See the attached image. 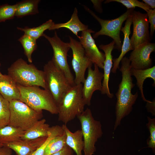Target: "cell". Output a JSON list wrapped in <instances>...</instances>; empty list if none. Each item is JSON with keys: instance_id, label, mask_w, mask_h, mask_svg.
<instances>
[{"instance_id": "obj_33", "label": "cell", "mask_w": 155, "mask_h": 155, "mask_svg": "<svg viewBox=\"0 0 155 155\" xmlns=\"http://www.w3.org/2000/svg\"><path fill=\"white\" fill-rule=\"evenodd\" d=\"M149 23L150 24V35L152 39L155 30V9H151L146 11Z\"/></svg>"}, {"instance_id": "obj_11", "label": "cell", "mask_w": 155, "mask_h": 155, "mask_svg": "<svg viewBox=\"0 0 155 155\" xmlns=\"http://www.w3.org/2000/svg\"><path fill=\"white\" fill-rule=\"evenodd\" d=\"M133 32L130 39L133 50L143 44L150 42L149 24L147 13L133 10L132 13Z\"/></svg>"}, {"instance_id": "obj_1", "label": "cell", "mask_w": 155, "mask_h": 155, "mask_svg": "<svg viewBox=\"0 0 155 155\" xmlns=\"http://www.w3.org/2000/svg\"><path fill=\"white\" fill-rule=\"evenodd\" d=\"M119 69L122 74L121 81L116 95L117 102L115 106L116 118L114 127L115 131L120 125L122 120L131 112L133 106L138 97L137 92L133 94L132 89L135 84L133 82L130 61L129 58L124 57L121 61Z\"/></svg>"}, {"instance_id": "obj_18", "label": "cell", "mask_w": 155, "mask_h": 155, "mask_svg": "<svg viewBox=\"0 0 155 155\" xmlns=\"http://www.w3.org/2000/svg\"><path fill=\"white\" fill-rule=\"evenodd\" d=\"M0 94L9 102L20 100V94L17 84L8 75H3L0 77Z\"/></svg>"}, {"instance_id": "obj_36", "label": "cell", "mask_w": 155, "mask_h": 155, "mask_svg": "<svg viewBox=\"0 0 155 155\" xmlns=\"http://www.w3.org/2000/svg\"><path fill=\"white\" fill-rule=\"evenodd\" d=\"M104 0H91L96 11L100 13L102 12L101 4L102 2Z\"/></svg>"}, {"instance_id": "obj_9", "label": "cell", "mask_w": 155, "mask_h": 155, "mask_svg": "<svg viewBox=\"0 0 155 155\" xmlns=\"http://www.w3.org/2000/svg\"><path fill=\"white\" fill-rule=\"evenodd\" d=\"M42 36L49 41L53 48V55L51 59L64 74L71 86H74V79L67 61V53L70 49L69 43L62 41L58 36L55 30L52 37L45 34Z\"/></svg>"}, {"instance_id": "obj_17", "label": "cell", "mask_w": 155, "mask_h": 155, "mask_svg": "<svg viewBox=\"0 0 155 155\" xmlns=\"http://www.w3.org/2000/svg\"><path fill=\"white\" fill-rule=\"evenodd\" d=\"M126 20L124 26L122 27L121 29L124 35L121 48V52L119 57L113 59V64L111 71L114 73H116L117 69L119 68L120 62L125 55L129 51L133 50L129 38L131 32V27L132 24V13L128 16Z\"/></svg>"}, {"instance_id": "obj_4", "label": "cell", "mask_w": 155, "mask_h": 155, "mask_svg": "<svg viewBox=\"0 0 155 155\" xmlns=\"http://www.w3.org/2000/svg\"><path fill=\"white\" fill-rule=\"evenodd\" d=\"M17 86L20 92V100L36 111L45 110L52 114H58L57 104L47 90L37 86L26 87L18 84Z\"/></svg>"}, {"instance_id": "obj_35", "label": "cell", "mask_w": 155, "mask_h": 155, "mask_svg": "<svg viewBox=\"0 0 155 155\" xmlns=\"http://www.w3.org/2000/svg\"><path fill=\"white\" fill-rule=\"evenodd\" d=\"M155 99L152 101H149L147 102L146 107L148 111L151 113L153 115H155Z\"/></svg>"}, {"instance_id": "obj_14", "label": "cell", "mask_w": 155, "mask_h": 155, "mask_svg": "<svg viewBox=\"0 0 155 155\" xmlns=\"http://www.w3.org/2000/svg\"><path fill=\"white\" fill-rule=\"evenodd\" d=\"M98 68L94 64V69L92 67L88 68L87 76L83 83L82 89V96L86 105H90L92 95L95 91L102 90L101 81L104 74L99 71Z\"/></svg>"}, {"instance_id": "obj_28", "label": "cell", "mask_w": 155, "mask_h": 155, "mask_svg": "<svg viewBox=\"0 0 155 155\" xmlns=\"http://www.w3.org/2000/svg\"><path fill=\"white\" fill-rule=\"evenodd\" d=\"M63 132L62 126L56 125L50 127L46 140L39 148L30 155H43L46 147L50 141L56 136L62 134Z\"/></svg>"}, {"instance_id": "obj_10", "label": "cell", "mask_w": 155, "mask_h": 155, "mask_svg": "<svg viewBox=\"0 0 155 155\" xmlns=\"http://www.w3.org/2000/svg\"><path fill=\"white\" fill-rule=\"evenodd\" d=\"M69 46L72 51L71 64L75 74V85L83 83L85 71L87 68L92 67V63L86 55L84 49L80 42L69 36Z\"/></svg>"}, {"instance_id": "obj_24", "label": "cell", "mask_w": 155, "mask_h": 155, "mask_svg": "<svg viewBox=\"0 0 155 155\" xmlns=\"http://www.w3.org/2000/svg\"><path fill=\"white\" fill-rule=\"evenodd\" d=\"M25 131L9 125L0 128V144L3 145L19 140Z\"/></svg>"}, {"instance_id": "obj_34", "label": "cell", "mask_w": 155, "mask_h": 155, "mask_svg": "<svg viewBox=\"0 0 155 155\" xmlns=\"http://www.w3.org/2000/svg\"><path fill=\"white\" fill-rule=\"evenodd\" d=\"M51 155H74L73 151L67 145L59 151Z\"/></svg>"}, {"instance_id": "obj_40", "label": "cell", "mask_w": 155, "mask_h": 155, "mask_svg": "<svg viewBox=\"0 0 155 155\" xmlns=\"http://www.w3.org/2000/svg\"><path fill=\"white\" fill-rule=\"evenodd\" d=\"M3 145L1 144H0V147L3 146Z\"/></svg>"}, {"instance_id": "obj_19", "label": "cell", "mask_w": 155, "mask_h": 155, "mask_svg": "<svg viewBox=\"0 0 155 155\" xmlns=\"http://www.w3.org/2000/svg\"><path fill=\"white\" fill-rule=\"evenodd\" d=\"M66 135V143L74 152L76 155H82L84 142L81 130H78L74 132H71L66 124L62 125Z\"/></svg>"}, {"instance_id": "obj_29", "label": "cell", "mask_w": 155, "mask_h": 155, "mask_svg": "<svg viewBox=\"0 0 155 155\" xmlns=\"http://www.w3.org/2000/svg\"><path fill=\"white\" fill-rule=\"evenodd\" d=\"M10 117L9 102L0 94V128L9 125Z\"/></svg>"}, {"instance_id": "obj_22", "label": "cell", "mask_w": 155, "mask_h": 155, "mask_svg": "<svg viewBox=\"0 0 155 155\" xmlns=\"http://www.w3.org/2000/svg\"><path fill=\"white\" fill-rule=\"evenodd\" d=\"M131 72L132 76H134L136 79L137 85L140 92L143 100L147 102H149V100L146 99L144 94L143 85L145 80L149 78L153 80V86H155V66L144 69L131 68Z\"/></svg>"}, {"instance_id": "obj_38", "label": "cell", "mask_w": 155, "mask_h": 155, "mask_svg": "<svg viewBox=\"0 0 155 155\" xmlns=\"http://www.w3.org/2000/svg\"><path fill=\"white\" fill-rule=\"evenodd\" d=\"M142 1L148 5L152 9L155 8V0H143Z\"/></svg>"}, {"instance_id": "obj_12", "label": "cell", "mask_w": 155, "mask_h": 155, "mask_svg": "<svg viewBox=\"0 0 155 155\" xmlns=\"http://www.w3.org/2000/svg\"><path fill=\"white\" fill-rule=\"evenodd\" d=\"M94 33V31L88 28L82 31L81 36L78 38L87 57L94 65L103 69L105 54L99 51L91 35V33Z\"/></svg>"}, {"instance_id": "obj_27", "label": "cell", "mask_w": 155, "mask_h": 155, "mask_svg": "<svg viewBox=\"0 0 155 155\" xmlns=\"http://www.w3.org/2000/svg\"><path fill=\"white\" fill-rule=\"evenodd\" d=\"M24 49V53L28 61L32 63V54L37 48L36 40L27 35L24 34L18 39Z\"/></svg>"}, {"instance_id": "obj_31", "label": "cell", "mask_w": 155, "mask_h": 155, "mask_svg": "<svg viewBox=\"0 0 155 155\" xmlns=\"http://www.w3.org/2000/svg\"><path fill=\"white\" fill-rule=\"evenodd\" d=\"M111 2H117L122 4L126 7L127 9L134 8L135 7H140L146 12L151 9L147 4L137 0H106L104 2L107 3Z\"/></svg>"}, {"instance_id": "obj_5", "label": "cell", "mask_w": 155, "mask_h": 155, "mask_svg": "<svg viewBox=\"0 0 155 155\" xmlns=\"http://www.w3.org/2000/svg\"><path fill=\"white\" fill-rule=\"evenodd\" d=\"M77 117L80 123L83 140L84 155H93L96 151L95 145L103 132L100 122L95 120L88 108Z\"/></svg>"}, {"instance_id": "obj_6", "label": "cell", "mask_w": 155, "mask_h": 155, "mask_svg": "<svg viewBox=\"0 0 155 155\" xmlns=\"http://www.w3.org/2000/svg\"><path fill=\"white\" fill-rule=\"evenodd\" d=\"M10 117L9 125L26 131L43 117L42 111L33 109L20 100L9 102Z\"/></svg>"}, {"instance_id": "obj_3", "label": "cell", "mask_w": 155, "mask_h": 155, "mask_svg": "<svg viewBox=\"0 0 155 155\" xmlns=\"http://www.w3.org/2000/svg\"><path fill=\"white\" fill-rule=\"evenodd\" d=\"M8 75L16 82L24 86H37L46 90L43 71L38 69L32 63L28 64L19 58L8 68Z\"/></svg>"}, {"instance_id": "obj_21", "label": "cell", "mask_w": 155, "mask_h": 155, "mask_svg": "<svg viewBox=\"0 0 155 155\" xmlns=\"http://www.w3.org/2000/svg\"><path fill=\"white\" fill-rule=\"evenodd\" d=\"M50 127L49 125L46 123L45 119H41L26 131L21 139L30 140L47 137Z\"/></svg>"}, {"instance_id": "obj_23", "label": "cell", "mask_w": 155, "mask_h": 155, "mask_svg": "<svg viewBox=\"0 0 155 155\" xmlns=\"http://www.w3.org/2000/svg\"><path fill=\"white\" fill-rule=\"evenodd\" d=\"M40 1L39 0H26L18 2L16 4L15 17L20 18L38 13V5Z\"/></svg>"}, {"instance_id": "obj_26", "label": "cell", "mask_w": 155, "mask_h": 155, "mask_svg": "<svg viewBox=\"0 0 155 155\" xmlns=\"http://www.w3.org/2000/svg\"><path fill=\"white\" fill-rule=\"evenodd\" d=\"M67 145L66 135L63 133L53 138L47 145L43 155H51L58 152Z\"/></svg>"}, {"instance_id": "obj_7", "label": "cell", "mask_w": 155, "mask_h": 155, "mask_svg": "<svg viewBox=\"0 0 155 155\" xmlns=\"http://www.w3.org/2000/svg\"><path fill=\"white\" fill-rule=\"evenodd\" d=\"M45 85L57 105L63 94L71 86L64 74L51 59L44 67Z\"/></svg>"}, {"instance_id": "obj_32", "label": "cell", "mask_w": 155, "mask_h": 155, "mask_svg": "<svg viewBox=\"0 0 155 155\" xmlns=\"http://www.w3.org/2000/svg\"><path fill=\"white\" fill-rule=\"evenodd\" d=\"M148 122L146 126L148 129L150 135L147 140L148 147L151 148L154 153L155 152V119H151L150 117H147Z\"/></svg>"}, {"instance_id": "obj_30", "label": "cell", "mask_w": 155, "mask_h": 155, "mask_svg": "<svg viewBox=\"0 0 155 155\" xmlns=\"http://www.w3.org/2000/svg\"><path fill=\"white\" fill-rule=\"evenodd\" d=\"M16 9V4L0 5V22L13 19L15 17Z\"/></svg>"}, {"instance_id": "obj_15", "label": "cell", "mask_w": 155, "mask_h": 155, "mask_svg": "<svg viewBox=\"0 0 155 155\" xmlns=\"http://www.w3.org/2000/svg\"><path fill=\"white\" fill-rule=\"evenodd\" d=\"M115 45V42L113 40L108 44H101L99 46V48L104 52L105 56L103 68L104 77L101 92L102 94H106L110 98H112L114 96L113 94L110 92L108 82L111 72L113 66V56L112 55V52L114 49Z\"/></svg>"}, {"instance_id": "obj_16", "label": "cell", "mask_w": 155, "mask_h": 155, "mask_svg": "<svg viewBox=\"0 0 155 155\" xmlns=\"http://www.w3.org/2000/svg\"><path fill=\"white\" fill-rule=\"evenodd\" d=\"M47 137L30 140L20 139L3 146L13 150L17 155H30L44 143Z\"/></svg>"}, {"instance_id": "obj_37", "label": "cell", "mask_w": 155, "mask_h": 155, "mask_svg": "<svg viewBox=\"0 0 155 155\" xmlns=\"http://www.w3.org/2000/svg\"><path fill=\"white\" fill-rule=\"evenodd\" d=\"M12 150L5 146L0 147V155H12Z\"/></svg>"}, {"instance_id": "obj_20", "label": "cell", "mask_w": 155, "mask_h": 155, "mask_svg": "<svg viewBox=\"0 0 155 155\" xmlns=\"http://www.w3.org/2000/svg\"><path fill=\"white\" fill-rule=\"evenodd\" d=\"M64 28L69 29L78 38V32L88 29V26L82 23L80 20L78 16L77 8L75 7L70 20L67 22L62 23L54 24L49 29L53 30Z\"/></svg>"}, {"instance_id": "obj_39", "label": "cell", "mask_w": 155, "mask_h": 155, "mask_svg": "<svg viewBox=\"0 0 155 155\" xmlns=\"http://www.w3.org/2000/svg\"><path fill=\"white\" fill-rule=\"evenodd\" d=\"M1 63H0V67L1 66ZM3 75V74H2L1 73V72H0V77H1L2 75Z\"/></svg>"}, {"instance_id": "obj_2", "label": "cell", "mask_w": 155, "mask_h": 155, "mask_svg": "<svg viewBox=\"0 0 155 155\" xmlns=\"http://www.w3.org/2000/svg\"><path fill=\"white\" fill-rule=\"evenodd\" d=\"M82 83L71 86L63 95L57 105L58 119L64 124L73 120L84 111Z\"/></svg>"}, {"instance_id": "obj_8", "label": "cell", "mask_w": 155, "mask_h": 155, "mask_svg": "<svg viewBox=\"0 0 155 155\" xmlns=\"http://www.w3.org/2000/svg\"><path fill=\"white\" fill-rule=\"evenodd\" d=\"M85 9L99 23L101 28L99 31L94 33L93 38H96L100 36H108L113 39L115 45L114 49L121 51L122 46L121 40L120 33L123 22L126 20L128 16L132 13L134 8L127 9V11L118 17L111 20H104L98 16L86 6H84Z\"/></svg>"}, {"instance_id": "obj_13", "label": "cell", "mask_w": 155, "mask_h": 155, "mask_svg": "<svg viewBox=\"0 0 155 155\" xmlns=\"http://www.w3.org/2000/svg\"><path fill=\"white\" fill-rule=\"evenodd\" d=\"M155 51V44L151 42L142 44L130 53L129 60L131 68L144 69L151 67L152 61L150 54Z\"/></svg>"}, {"instance_id": "obj_25", "label": "cell", "mask_w": 155, "mask_h": 155, "mask_svg": "<svg viewBox=\"0 0 155 155\" xmlns=\"http://www.w3.org/2000/svg\"><path fill=\"white\" fill-rule=\"evenodd\" d=\"M55 24L51 19H49L40 25L33 28L26 26L24 28L18 27L17 29L24 32V34L29 36L37 40L42 36L46 30L49 29Z\"/></svg>"}]
</instances>
